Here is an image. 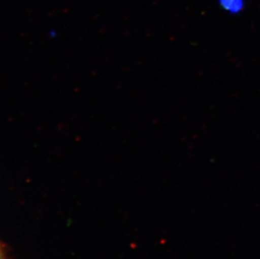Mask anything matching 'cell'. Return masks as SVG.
<instances>
[{"instance_id":"obj_1","label":"cell","mask_w":260,"mask_h":259,"mask_svg":"<svg viewBox=\"0 0 260 259\" xmlns=\"http://www.w3.org/2000/svg\"><path fill=\"white\" fill-rule=\"evenodd\" d=\"M218 3L221 8L232 15L239 14L245 6V0H218Z\"/></svg>"},{"instance_id":"obj_2","label":"cell","mask_w":260,"mask_h":259,"mask_svg":"<svg viewBox=\"0 0 260 259\" xmlns=\"http://www.w3.org/2000/svg\"><path fill=\"white\" fill-rule=\"evenodd\" d=\"M0 259H4V258H3L2 256H1V254H0Z\"/></svg>"}]
</instances>
